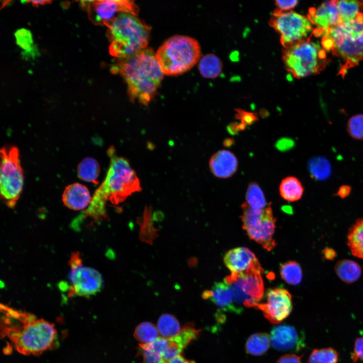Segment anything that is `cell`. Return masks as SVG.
Segmentation results:
<instances>
[{
    "instance_id": "cell-1",
    "label": "cell",
    "mask_w": 363,
    "mask_h": 363,
    "mask_svg": "<svg viewBox=\"0 0 363 363\" xmlns=\"http://www.w3.org/2000/svg\"><path fill=\"white\" fill-rule=\"evenodd\" d=\"M1 336L20 353L41 354L54 346L57 333L53 324L35 315L1 305Z\"/></svg>"
},
{
    "instance_id": "cell-2",
    "label": "cell",
    "mask_w": 363,
    "mask_h": 363,
    "mask_svg": "<svg viewBox=\"0 0 363 363\" xmlns=\"http://www.w3.org/2000/svg\"><path fill=\"white\" fill-rule=\"evenodd\" d=\"M107 154L110 164L105 177L95 192L86 212L94 218L105 215L107 201L117 204L141 190L139 179L128 160L116 155L112 146L108 149Z\"/></svg>"
},
{
    "instance_id": "cell-3",
    "label": "cell",
    "mask_w": 363,
    "mask_h": 363,
    "mask_svg": "<svg viewBox=\"0 0 363 363\" xmlns=\"http://www.w3.org/2000/svg\"><path fill=\"white\" fill-rule=\"evenodd\" d=\"M118 70L127 85L130 100L147 106L164 75L152 49L147 47L122 59Z\"/></svg>"
},
{
    "instance_id": "cell-4",
    "label": "cell",
    "mask_w": 363,
    "mask_h": 363,
    "mask_svg": "<svg viewBox=\"0 0 363 363\" xmlns=\"http://www.w3.org/2000/svg\"><path fill=\"white\" fill-rule=\"evenodd\" d=\"M320 35L323 48L343 61L341 72L363 60V13L353 21L321 31Z\"/></svg>"
},
{
    "instance_id": "cell-5",
    "label": "cell",
    "mask_w": 363,
    "mask_h": 363,
    "mask_svg": "<svg viewBox=\"0 0 363 363\" xmlns=\"http://www.w3.org/2000/svg\"><path fill=\"white\" fill-rule=\"evenodd\" d=\"M107 26L113 56L124 59L147 48L150 28L137 15L122 13Z\"/></svg>"
},
{
    "instance_id": "cell-6",
    "label": "cell",
    "mask_w": 363,
    "mask_h": 363,
    "mask_svg": "<svg viewBox=\"0 0 363 363\" xmlns=\"http://www.w3.org/2000/svg\"><path fill=\"white\" fill-rule=\"evenodd\" d=\"M201 48L198 42L191 37L172 36L159 47L156 59L164 74L175 76L190 70L199 61Z\"/></svg>"
},
{
    "instance_id": "cell-7",
    "label": "cell",
    "mask_w": 363,
    "mask_h": 363,
    "mask_svg": "<svg viewBox=\"0 0 363 363\" xmlns=\"http://www.w3.org/2000/svg\"><path fill=\"white\" fill-rule=\"evenodd\" d=\"M282 59L286 70L297 79L319 73L327 60L322 45L310 37L284 48Z\"/></svg>"
},
{
    "instance_id": "cell-8",
    "label": "cell",
    "mask_w": 363,
    "mask_h": 363,
    "mask_svg": "<svg viewBox=\"0 0 363 363\" xmlns=\"http://www.w3.org/2000/svg\"><path fill=\"white\" fill-rule=\"evenodd\" d=\"M0 190L2 199L13 208L20 198L23 183V171L18 149L4 147L1 150Z\"/></svg>"
},
{
    "instance_id": "cell-9",
    "label": "cell",
    "mask_w": 363,
    "mask_h": 363,
    "mask_svg": "<svg viewBox=\"0 0 363 363\" xmlns=\"http://www.w3.org/2000/svg\"><path fill=\"white\" fill-rule=\"evenodd\" d=\"M242 209L243 227L249 237L266 250H272L276 245L273 239L275 219L271 206L255 209L245 202L242 204Z\"/></svg>"
},
{
    "instance_id": "cell-10",
    "label": "cell",
    "mask_w": 363,
    "mask_h": 363,
    "mask_svg": "<svg viewBox=\"0 0 363 363\" xmlns=\"http://www.w3.org/2000/svg\"><path fill=\"white\" fill-rule=\"evenodd\" d=\"M269 24L279 34L284 48L309 38L314 31L307 17L291 11L276 9L270 18Z\"/></svg>"
},
{
    "instance_id": "cell-11",
    "label": "cell",
    "mask_w": 363,
    "mask_h": 363,
    "mask_svg": "<svg viewBox=\"0 0 363 363\" xmlns=\"http://www.w3.org/2000/svg\"><path fill=\"white\" fill-rule=\"evenodd\" d=\"M261 266L240 273H231L224 281L233 288L237 305L250 308L259 303L264 294Z\"/></svg>"
},
{
    "instance_id": "cell-12",
    "label": "cell",
    "mask_w": 363,
    "mask_h": 363,
    "mask_svg": "<svg viewBox=\"0 0 363 363\" xmlns=\"http://www.w3.org/2000/svg\"><path fill=\"white\" fill-rule=\"evenodd\" d=\"M71 285L69 295L88 296L97 293L101 288L102 278L96 270L85 266L79 253H74L69 261Z\"/></svg>"
},
{
    "instance_id": "cell-13",
    "label": "cell",
    "mask_w": 363,
    "mask_h": 363,
    "mask_svg": "<svg viewBox=\"0 0 363 363\" xmlns=\"http://www.w3.org/2000/svg\"><path fill=\"white\" fill-rule=\"evenodd\" d=\"M265 303H257L254 308L261 310L271 323L281 322L290 314L292 309L290 293L283 288H270L266 293Z\"/></svg>"
},
{
    "instance_id": "cell-14",
    "label": "cell",
    "mask_w": 363,
    "mask_h": 363,
    "mask_svg": "<svg viewBox=\"0 0 363 363\" xmlns=\"http://www.w3.org/2000/svg\"><path fill=\"white\" fill-rule=\"evenodd\" d=\"M90 14L93 21L108 26L122 13L137 15L139 9L131 1H97L90 4Z\"/></svg>"
},
{
    "instance_id": "cell-15",
    "label": "cell",
    "mask_w": 363,
    "mask_h": 363,
    "mask_svg": "<svg viewBox=\"0 0 363 363\" xmlns=\"http://www.w3.org/2000/svg\"><path fill=\"white\" fill-rule=\"evenodd\" d=\"M270 338L272 346L278 351L298 352L305 346L302 334L290 325L274 327L271 331Z\"/></svg>"
},
{
    "instance_id": "cell-16",
    "label": "cell",
    "mask_w": 363,
    "mask_h": 363,
    "mask_svg": "<svg viewBox=\"0 0 363 363\" xmlns=\"http://www.w3.org/2000/svg\"><path fill=\"white\" fill-rule=\"evenodd\" d=\"M202 297L210 300L224 312L239 313L243 310L236 304L232 287L224 280L215 282L210 290L203 292Z\"/></svg>"
},
{
    "instance_id": "cell-17",
    "label": "cell",
    "mask_w": 363,
    "mask_h": 363,
    "mask_svg": "<svg viewBox=\"0 0 363 363\" xmlns=\"http://www.w3.org/2000/svg\"><path fill=\"white\" fill-rule=\"evenodd\" d=\"M307 17L320 34L337 26L340 23L337 1L326 2L317 8H310Z\"/></svg>"
},
{
    "instance_id": "cell-18",
    "label": "cell",
    "mask_w": 363,
    "mask_h": 363,
    "mask_svg": "<svg viewBox=\"0 0 363 363\" xmlns=\"http://www.w3.org/2000/svg\"><path fill=\"white\" fill-rule=\"evenodd\" d=\"M223 261L231 273H243L261 266L254 254L245 247L230 250L225 253Z\"/></svg>"
},
{
    "instance_id": "cell-19",
    "label": "cell",
    "mask_w": 363,
    "mask_h": 363,
    "mask_svg": "<svg viewBox=\"0 0 363 363\" xmlns=\"http://www.w3.org/2000/svg\"><path fill=\"white\" fill-rule=\"evenodd\" d=\"M211 172L217 177L226 178L233 175L237 169L238 161L231 152L220 150L211 157L209 162Z\"/></svg>"
},
{
    "instance_id": "cell-20",
    "label": "cell",
    "mask_w": 363,
    "mask_h": 363,
    "mask_svg": "<svg viewBox=\"0 0 363 363\" xmlns=\"http://www.w3.org/2000/svg\"><path fill=\"white\" fill-rule=\"evenodd\" d=\"M62 200L68 208L73 210H81L89 206L92 198L85 186L80 183H74L65 188Z\"/></svg>"
},
{
    "instance_id": "cell-21",
    "label": "cell",
    "mask_w": 363,
    "mask_h": 363,
    "mask_svg": "<svg viewBox=\"0 0 363 363\" xmlns=\"http://www.w3.org/2000/svg\"><path fill=\"white\" fill-rule=\"evenodd\" d=\"M279 191L283 199L289 202H295L301 198L304 188L297 178L290 176L282 180Z\"/></svg>"
},
{
    "instance_id": "cell-22",
    "label": "cell",
    "mask_w": 363,
    "mask_h": 363,
    "mask_svg": "<svg viewBox=\"0 0 363 363\" xmlns=\"http://www.w3.org/2000/svg\"><path fill=\"white\" fill-rule=\"evenodd\" d=\"M335 269L339 277L346 283H352L356 281L361 273L359 265L350 260L339 261L336 265Z\"/></svg>"
},
{
    "instance_id": "cell-23",
    "label": "cell",
    "mask_w": 363,
    "mask_h": 363,
    "mask_svg": "<svg viewBox=\"0 0 363 363\" xmlns=\"http://www.w3.org/2000/svg\"><path fill=\"white\" fill-rule=\"evenodd\" d=\"M198 68L203 77L206 78H215L221 73L222 64L216 55L209 53L200 60Z\"/></svg>"
},
{
    "instance_id": "cell-24",
    "label": "cell",
    "mask_w": 363,
    "mask_h": 363,
    "mask_svg": "<svg viewBox=\"0 0 363 363\" xmlns=\"http://www.w3.org/2000/svg\"><path fill=\"white\" fill-rule=\"evenodd\" d=\"M270 342V336L265 333L253 334L246 341V352L253 355H261L268 350Z\"/></svg>"
},
{
    "instance_id": "cell-25",
    "label": "cell",
    "mask_w": 363,
    "mask_h": 363,
    "mask_svg": "<svg viewBox=\"0 0 363 363\" xmlns=\"http://www.w3.org/2000/svg\"><path fill=\"white\" fill-rule=\"evenodd\" d=\"M348 246L354 256L363 259V218L351 227L348 235Z\"/></svg>"
},
{
    "instance_id": "cell-26",
    "label": "cell",
    "mask_w": 363,
    "mask_h": 363,
    "mask_svg": "<svg viewBox=\"0 0 363 363\" xmlns=\"http://www.w3.org/2000/svg\"><path fill=\"white\" fill-rule=\"evenodd\" d=\"M157 329L161 337L169 339L177 335L182 329L177 319L172 315H162L157 322Z\"/></svg>"
},
{
    "instance_id": "cell-27",
    "label": "cell",
    "mask_w": 363,
    "mask_h": 363,
    "mask_svg": "<svg viewBox=\"0 0 363 363\" xmlns=\"http://www.w3.org/2000/svg\"><path fill=\"white\" fill-rule=\"evenodd\" d=\"M100 171L98 162L91 157H87L82 160L77 167V174L83 180L93 183H97V179Z\"/></svg>"
},
{
    "instance_id": "cell-28",
    "label": "cell",
    "mask_w": 363,
    "mask_h": 363,
    "mask_svg": "<svg viewBox=\"0 0 363 363\" xmlns=\"http://www.w3.org/2000/svg\"><path fill=\"white\" fill-rule=\"evenodd\" d=\"M337 6L340 22L353 21L362 13L363 6L360 1H337Z\"/></svg>"
},
{
    "instance_id": "cell-29",
    "label": "cell",
    "mask_w": 363,
    "mask_h": 363,
    "mask_svg": "<svg viewBox=\"0 0 363 363\" xmlns=\"http://www.w3.org/2000/svg\"><path fill=\"white\" fill-rule=\"evenodd\" d=\"M134 336L142 344L151 343L160 337L157 327L148 322H143L137 326Z\"/></svg>"
},
{
    "instance_id": "cell-30",
    "label": "cell",
    "mask_w": 363,
    "mask_h": 363,
    "mask_svg": "<svg viewBox=\"0 0 363 363\" xmlns=\"http://www.w3.org/2000/svg\"><path fill=\"white\" fill-rule=\"evenodd\" d=\"M309 169L311 176L315 179L323 180L329 177L331 174V165L324 157L312 158L309 162Z\"/></svg>"
},
{
    "instance_id": "cell-31",
    "label": "cell",
    "mask_w": 363,
    "mask_h": 363,
    "mask_svg": "<svg viewBox=\"0 0 363 363\" xmlns=\"http://www.w3.org/2000/svg\"><path fill=\"white\" fill-rule=\"evenodd\" d=\"M246 203L249 207L255 209H263L266 206L264 194L256 183H251L246 194Z\"/></svg>"
},
{
    "instance_id": "cell-32",
    "label": "cell",
    "mask_w": 363,
    "mask_h": 363,
    "mask_svg": "<svg viewBox=\"0 0 363 363\" xmlns=\"http://www.w3.org/2000/svg\"><path fill=\"white\" fill-rule=\"evenodd\" d=\"M282 278L287 283L297 285L302 280V270L299 265L294 261H289L282 264L280 268Z\"/></svg>"
},
{
    "instance_id": "cell-33",
    "label": "cell",
    "mask_w": 363,
    "mask_h": 363,
    "mask_svg": "<svg viewBox=\"0 0 363 363\" xmlns=\"http://www.w3.org/2000/svg\"><path fill=\"white\" fill-rule=\"evenodd\" d=\"M338 357V352L332 348L315 349L309 357L308 363H337Z\"/></svg>"
},
{
    "instance_id": "cell-34",
    "label": "cell",
    "mask_w": 363,
    "mask_h": 363,
    "mask_svg": "<svg viewBox=\"0 0 363 363\" xmlns=\"http://www.w3.org/2000/svg\"><path fill=\"white\" fill-rule=\"evenodd\" d=\"M347 131L352 138L363 140V114L354 115L348 119Z\"/></svg>"
},
{
    "instance_id": "cell-35",
    "label": "cell",
    "mask_w": 363,
    "mask_h": 363,
    "mask_svg": "<svg viewBox=\"0 0 363 363\" xmlns=\"http://www.w3.org/2000/svg\"><path fill=\"white\" fill-rule=\"evenodd\" d=\"M16 44L22 49L28 51L34 48L31 33L28 30L22 28L15 33Z\"/></svg>"
},
{
    "instance_id": "cell-36",
    "label": "cell",
    "mask_w": 363,
    "mask_h": 363,
    "mask_svg": "<svg viewBox=\"0 0 363 363\" xmlns=\"http://www.w3.org/2000/svg\"><path fill=\"white\" fill-rule=\"evenodd\" d=\"M139 351L143 357L141 363H165L162 356L159 353L150 349L139 347Z\"/></svg>"
},
{
    "instance_id": "cell-37",
    "label": "cell",
    "mask_w": 363,
    "mask_h": 363,
    "mask_svg": "<svg viewBox=\"0 0 363 363\" xmlns=\"http://www.w3.org/2000/svg\"><path fill=\"white\" fill-rule=\"evenodd\" d=\"M351 359L353 363L363 361V336L355 339Z\"/></svg>"
},
{
    "instance_id": "cell-38",
    "label": "cell",
    "mask_w": 363,
    "mask_h": 363,
    "mask_svg": "<svg viewBox=\"0 0 363 363\" xmlns=\"http://www.w3.org/2000/svg\"><path fill=\"white\" fill-rule=\"evenodd\" d=\"M235 117L240 120V124L245 128L246 126L251 125L258 120V118L254 113L239 109L236 110Z\"/></svg>"
},
{
    "instance_id": "cell-39",
    "label": "cell",
    "mask_w": 363,
    "mask_h": 363,
    "mask_svg": "<svg viewBox=\"0 0 363 363\" xmlns=\"http://www.w3.org/2000/svg\"><path fill=\"white\" fill-rule=\"evenodd\" d=\"M298 1H276L275 2V5L277 9L281 11H289L291 9L294 8L297 4Z\"/></svg>"
},
{
    "instance_id": "cell-40",
    "label": "cell",
    "mask_w": 363,
    "mask_h": 363,
    "mask_svg": "<svg viewBox=\"0 0 363 363\" xmlns=\"http://www.w3.org/2000/svg\"><path fill=\"white\" fill-rule=\"evenodd\" d=\"M301 357L294 354H288L281 356L276 363H301Z\"/></svg>"
},
{
    "instance_id": "cell-41",
    "label": "cell",
    "mask_w": 363,
    "mask_h": 363,
    "mask_svg": "<svg viewBox=\"0 0 363 363\" xmlns=\"http://www.w3.org/2000/svg\"><path fill=\"white\" fill-rule=\"evenodd\" d=\"M351 188L348 185H342L339 188L336 195L341 198L347 197L351 193Z\"/></svg>"
},
{
    "instance_id": "cell-42",
    "label": "cell",
    "mask_w": 363,
    "mask_h": 363,
    "mask_svg": "<svg viewBox=\"0 0 363 363\" xmlns=\"http://www.w3.org/2000/svg\"><path fill=\"white\" fill-rule=\"evenodd\" d=\"M165 363H196L194 361L186 359L181 354L166 361Z\"/></svg>"
},
{
    "instance_id": "cell-43",
    "label": "cell",
    "mask_w": 363,
    "mask_h": 363,
    "mask_svg": "<svg viewBox=\"0 0 363 363\" xmlns=\"http://www.w3.org/2000/svg\"><path fill=\"white\" fill-rule=\"evenodd\" d=\"M324 255L327 259H331L335 256V252L331 249H327L325 251Z\"/></svg>"
},
{
    "instance_id": "cell-44",
    "label": "cell",
    "mask_w": 363,
    "mask_h": 363,
    "mask_svg": "<svg viewBox=\"0 0 363 363\" xmlns=\"http://www.w3.org/2000/svg\"><path fill=\"white\" fill-rule=\"evenodd\" d=\"M29 3H31L33 5H34L35 6H37L38 5H44L46 4H47L49 3L50 2L47 1H29Z\"/></svg>"
},
{
    "instance_id": "cell-45",
    "label": "cell",
    "mask_w": 363,
    "mask_h": 363,
    "mask_svg": "<svg viewBox=\"0 0 363 363\" xmlns=\"http://www.w3.org/2000/svg\"><path fill=\"white\" fill-rule=\"evenodd\" d=\"M360 2H361V4H362V6H363V1H360Z\"/></svg>"
}]
</instances>
